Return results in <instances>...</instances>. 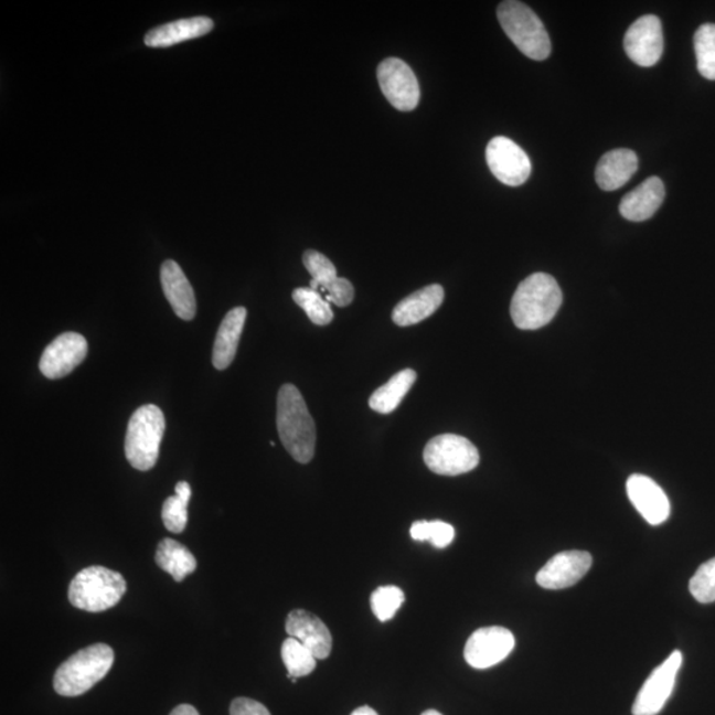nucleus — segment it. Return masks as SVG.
Returning <instances> with one entry per match:
<instances>
[{"label":"nucleus","instance_id":"f257e3e1","mask_svg":"<svg viewBox=\"0 0 715 715\" xmlns=\"http://www.w3.org/2000/svg\"><path fill=\"white\" fill-rule=\"evenodd\" d=\"M277 429L282 446L297 462L308 463L313 459L316 424L294 384H284L278 391Z\"/></svg>","mask_w":715,"mask_h":715},{"label":"nucleus","instance_id":"f03ea898","mask_svg":"<svg viewBox=\"0 0 715 715\" xmlns=\"http://www.w3.org/2000/svg\"><path fill=\"white\" fill-rule=\"evenodd\" d=\"M563 301L562 290L553 276L534 274L516 288L510 314L516 328L536 330L553 320Z\"/></svg>","mask_w":715,"mask_h":715},{"label":"nucleus","instance_id":"7ed1b4c3","mask_svg":"<svg viewBox=\"0 0 715 715\" xmlns=\"http://www.w3.org/2000/svg\"><path fill=\"white\" fill-rule=\"evenodd\" d=\"M115 652L109 645L93 644L82 649L58 666L53 687L63 697H77L102 681L109 673Z\"/></svg>","mask_w":715,"mask_h":715},{"label":"nucleus","instance_id":"20e7f679","mask_svg":"<svg viewBox=\"0 0 715 715\" xmlns=\"http://www.w3.org/2000/svg\"><path fill=\"white\" fill-rule=\"evenodd\" d=\"M497 17L503 32L516 49L535 62L546 60L552 53V42L542 20L529 6L516 0H506L497 9Z\"/></svg>","mask_w":715,"mask_h":715},{"label":"nucleus","instance_id":"39448f33","mask_svg":"<svg viewBox=\"0 0 715 715\" xmlns=\"http://www.w3.org/2000/svg\"><path fill=\"white\" fill-rule=\"evenodd\" d=\"M126 593L124 576L102 566L82 569L71 581V605L83 611L103 612L118 605Z\"/></svg>","mask_w":715,"mask_h":715},{"label":"nucleus","instance_id":"423d86ee","mask_svg":"<svg viewBox=\"0 0 715 715\" xmlns=\"http://www.w3.org/2000/svg\"><path fill=\"white\" fill-rule=\"evenodd\" d=\"M164 429V415L154 404L132 414L125 437V455L132 468L146 472L156 467Z\"/></svg>","mask_w":715,"mask_h":715},{"label":"nucleus","instance_id":"0eeeda50","mask_svg":"<svg viewBox=\"0 0 715 715\" xmlns=\"http://www.w3.org/2000/svg\"><path fill=\"white\" fill-rule=\"evenodd\" d=\"M424 462L440 476H459L479 466V450L466 437L446 434L434 437L424 448Z\"/></svg>","mask_w":715,"mask_h":715},{"label":"nucleus","instance_id":"6e6552de","mask_svg":"<svg viewBox=\"0 0 715 715\" xmlns=\"http://www.w3.org/2000/svg\"><path fill=\"white\" fill-rule=\"evenodd\" d=\"M377 82L384 97L395 109L414 110L420 102V86L413 70L407 63L396 57H388L377 66Z\"/></svg>","mask_w":715,"mask_h":715},{"label":"nucleus","instance_id":"1a4fd4ad","mask_svg":"<svg viewBox=\"0 0 715 715\" xmlns=\"http://www.w3.org/2000/svg\"><path fill=\"white\" fill-rule=\"evenodd\" d=\"M682 665V653L674 651L649 675L636 697L633 715H658L673 692Z\"/></svg>","mask_w":715,"mask_h":715},{"label":"nucleus","instance_id":"9d476101","mask_svg":"<svg viewBox=\"0 0 715 715\" xmlns=\"http://www.w3.org/2000/svg\"><path fill=\"white\" fill-rule=\"evenodd\" d=\"M487 163L503 184L516 188L532 174V162L521 146L508 137H495L487 146Z\"/></svg>","mask_w":715,"mask_h":715},{"label":"nucleus","instance_id":"9b49d317","mask_svg":"<svg viewBox=\"0 0 715 715\" xmlns=\"http://www.w3.org/2000/svg\"><path fill=\"white\" fill-rule=\"evenodd\" d=\"M515 647L514 634L503 627L477 629L467 641L463 658L474 669H488L505 660Z\"/></svg>","mask_w":715,"mask_h":715},{"label":"nucleus","instance_id":"f8f14e48","mask_svg":"<svg viewBox=\"0 0 715 715\" xmlns=\"http://www.w3.org/2000/svg\"><path fill=\"white\" fill-rule=\"evenodd\" d=\"M625 50L629 58L639 66H653L660 62L664 52V33L661 20L644 15L629 26L625 36Z\"/></svg>","mask_w":715,"mask_h":715},{"label":"nucleus","instance_id":"ddd939ff","mask_svg":"<svg viewBox=\"0 0 715 715\" xmlns=\"http://www.w3.org/2000/svg\"><path fill=\"white\" fill-rule=\"evenodd\" d=\"M88 354V342L82 334L64 333L45 348L40 371L49 380H60L72 373Z\"/></svg>","mask_w":715,"mask_h":715},{"label":"nucleus","instance_id":"4468645a","mask_svg":"<svg viewBox=\"0 0 715 715\" xmlns=\"http://www.w3.org/2000/svg\"><path fill=\"white\" fill-rule=\"evenodd\" d=\"M593 566V556L580 549H568L553 556L538 574L536 583L546 589L568 588L578 583Z\"/></svg>","mask_w":715,"mask_h":715},{"label":"nucleus","instance_id":"2eb2a0df","mask_svg":"<svg viewBox=\"0 0 715 715\" xmlns=\"http://www.w3.org/2000/svg\"><path fill=\"white\" fill-rule=\"evenodd\" d=\"M627 493L633 506L649 525L659 526L671 515V502L658 483L644 474H632L627 481Z\"/></svg>","mask_w":715,"mask_h":715},{"label":"nucleus","instance_id":"dca6fc26","mask_svg":"<svg viewBox=\"0 0 715 715\" xmlns=\"http://www.w3.org/2000/svg\"><path fill=\"white\" fill-rule=\"evenodd\" d=\"M290 638L297 639L316 655L317 660L328 659L333 648V638L324 622L314 613L295 609L288 615L285 625Z\"/></svg>","mask_w":715,"mask_h":715},{"label":"nucleus","instance_id":"f3484780","mask_svg":"<svg viewBox=\"0 0 715 715\" xmlns=\"http://www.w3.org/2000/svg\"><path fill=\"white\" fill-rule=\"evenodd\" d=\"M665 199V185L658 177L648 178L638 188L628 192L620 202V214L629 222H644L651 218Z\"/></svg>","mask_w":715,"mask_h":715},{"label":"nucleus","instance_id":"a211bd4d","mask_svg":"<svg viewBox=\"0 0 715 715\" xmlns=\"http://www.w3.org/2000/svg\"><path fill=\"white\" fill-rule=\"evenodd\" d=\"M161 282L174 313L184 321H191L196 314L194 289L174 260H166L162 264Z\"/></svg>","mask_w":715,"mask_h":715},{"label":"nucleus","instance_id":"6ab92c4d","mask_svg":"<svg viewBox=\"0 0 715 715\" xmlns=\"http://www.w3.org/2000/svg\"><path fill=\"white\" fill-rule=\"evenodd\" d=\"M639 169V158L629 149H616L600 158L595 170L596 183L605 191L619 190Z\"/></svg>","mask_w":715,"mask_h":715},{"label":"nucleus","instance_id":"aec40b11","mask_svg":"<svg viewBox=\"0 0 715 715\" xmlns=\"http://www.w3.org/2000/svg\"><path fill=\"white\" fill-rule=\"evenodd\" d=\"M212 29H214V20L210 18L181 19L150 30L146 33L145 44L151 49H166V46L179 44L185 40L207 35Z\"/></svg>","mask_w":715,"mask_h":715},{"label":"nucleus","instance_id":"412c9836","mask_svg":"<svg viewBox=\"0 0 715 715\" xmlns=\"http://www.w3.org/2000/svg\"><path fill=\"white\" fill-rule=\"evenodd\" d=\"M444 289L441 285L434 284L415 291L396 305L393 311V321L406 328L419 323L433 316L441 307Z\"/></svg>","mask_w":715,"mask_h":715},{"label":"nucleus","instance_id":"4be33fe9","mask_svg":"<svg viewBox=\"0 0 715 715\" xmlns=\"http://www.w3.org/2000/svg\"><path fill=\"white\" fill-rule=\"evenodd\" d=\"M245 318H247V309L243 307L232 309L225 314L221 328L217 330L214 353H212V363L215 369H228L234 362Z\"/></svg>","mask_w":715,"mask_h":715},{"label":"nucleus","instance_id":"5701e85b","mask_svg":"<svg viewBox=\"0 0 715 715\" xmlns=\"http://www.w3.org/2000/svg\"><path fill=\"white\" fill-rule=\"evenodd\" d=\"M156 563L163 572L170 574L175 581H182L185 576L195 572L198 562L190 549L174 540L164 538L159 542Z\"/></svg>","mask_w":715,"mask_h":715},{"label":"nucleus","instance_id":"b1692460","mask_svg":"<svg viewBox=\"0 0 715 715\" xmlns=\"http://www.w3.org/2000/svg\"><path fill=\"white\" fill-rule=\"evenodd\" d=\"M416 373L414 370L406 369L397 373L391 380L384 384V386L377 388L373 395H371L369 404L371 409H374L377 414L387 415L394 413V410L401 406L403 397L409 393L410 387L414 386L416 382Z\"/></svg>","mask_w":715,"mask_h":715},{"label":"nucleus","instance_id":"393cba45","mask_svg":"<svg viewBox=\"0 0 715 715\" xmlns=\"http://www.w3.org/2000/svg\"><path fill=\"white\" fill-rule=\"evenodd\" d=\"M281 658L287 666L288 677H305L314 671L317 659L300 641L289 638L282 642Z\"/></svg>","mask_w":715,"mask_h":715},{"label":"nucleus","instance_id":"a878e982","mask_svg":"<svg viewBox=\"0 0 715 715\" xmlns=\"http://www.w3.org/2000/svg\"><path fill=\"white\" fill-rule=\"evenodd\" d=\"M694 51L701 76L715 79V24H704L695 31Z\"/></svg>","mask_w":715,"mask_h":715},{"label":"nucleus","instance_id":"bb28decb","mask_svg":"<svg viewBox=\"0 0 715 715\" xmlns=\"http://www.w3.org/2000/svg\"><path fill=\"white\" fill-rule=\"evenodd\" d=\"M291 296L298 307L307 313L309 320L318 327H324L333 321L334 314L330 303L318 291L311 288H297Z\"/></svg>","mask_w":715,"mask_h":715},{"label":"nucleus","instance_id":"cd10ccee","mask_svg":"<svg viewBox=\"0 0 715 715\" xmlns=\"http://www.w3.org/2000/svg\"><path fill=\"white\" fill-rule=\"evenodd\" d=\"M417 542H429L437 548H446L455 540V529L442 521H417L409 530Z\"/></svg>","mask_w":715,"mask_h":715},{"label":"nucleus","instance_id":"c85d7f7f","mask_svg":"<svg viewBox=\"0 0 715 715\" xmlns=\"http://www.w3.org/2000/svg\"><path fill=\"white\" fill-rule=\"evenodd\" d=\"M404 602V594L399 587L386 586L375 589L371 595V609L376 619L388 621L394 618Z\"/></svg>","mask_w":715,"mask_h":715},{"label":"nucleus","instance_id":"c756f323","mask_svg":"<svg viewBox=\"0 0 715 715\" xmlns=\"http://www.w3.org/2000/svg\"><path fill=\"white\" fill-rule=\"evenodd\" d=\"M302 260L305 268L313 277L310 281V288L313 290L323 287V285L335 280L338 277L334 264L327 256L320 254V252L313 249L307 250L303 254Z\"/></svg>","mask_w":715,"mask_h":715},{"label":"nucleus","instance_id":"7c9ffc66","mask_svg":"<svg viewBox=\"0 0 715 715\" xmlns=\"http://www.w3.org/2000/svg\"><path fill=\"white\" fill-rule=\"evenodd\" d=\"M689 589L702 605L715 601V558L708 559L693 575Z\"/></svg>","mask_w":715,"mask_h":715},{"label":"nucleus","instance_id":"2f4dec72","mask_svg":"<svg viewBox=\"0 0 715 715\" xmlns=\"http://www.w3.org/2000/svg\"><path fill=\"white\" fill-rule=\"evenodd\" d=\"M188 505L189 502L179 499L178 495L169 497L164 501L162 520L169 532L175 534L183 532L185 525H188Z\"/></svg>","mask_w":715,"mask_h":715},{"label":"nucleus","instance_id":"473e14b6","mask_svg":"<svg viewBox=\"0 0 715 715\" xmlns=\"http://www.w3.org/2000/svg\"><path fill=\"white\" fill-rule=\"evenodd\" d=\"M316 291L329 303H334L335 307L340 308L349 307L353 302L355 295L353 284L342 277H337L335 280L323 285Z\"/></svg>","mask_w":715,"mask_h":715},{"label":"nucleus","instance_id":"72a5a7b5","mask_svg":"<svg viewBox=\"0 0 715 715\" xmlns=\"http://www.w3.org/2000/svg\"><path fill=\"white\" fill-rule=\"evenodd\" d=\"M231 715H270L267 707H265L260 702L250 698H236L232 701Z\"/></svg>","mask_w":715,"mask_h":715},{"label":"nucleus","instance_id":"f704fd0d","mask_svg":"<svg viewBox=\"0 0 715 715\" xmlns=\"http://www.w3.org/2000/svg\"><path fill=\"white\" fill-rule=\"evenodd\" d=\"M175 495H178L179 499L189 502L191 499L190 483L185 481H179L175 487Z\"/></svg>","mask_w":715,"mask_h":715},{"label":"nucleus","instance_id":"c9c22d12","mask_svg":"<svg viewBox=\"0 0 715 715\" xmlns=\"http://www.w3.org/2000/svg\"><path fill=\"white\" fill-rule=\"evenodd\" d=\"M170 715H201L198 713L196 708L191 705H179L171 712Z\"/></svg>","mask_w":715,"mask_h":715},{"label":"nucleus","instance_id":"e433bc0d","mask_svg":"<svg viewBox=\"0 0 715 715\" xmlns=\"http://www.w3.org/2000/svg\"><path fill=\"white\" fill-rule=\"evenodd\" d=\"M351 715H380V714H377L373 707L361 706L355 708V711L351 713Z\"/></svg>","mask_w":715,"mask_h":715},{"label":"nucleus","instance_id":"4c0bfd02","mask_svg":"<svg viewBox=\"0 0 715 715\" xmlns=\"http://www.w3.org/2000/svg\"><path fill=\"white\" fill-rule=\"evenodd\" d=\"M421 715H442V714L437 711H433V708H430V711L424 712Z\"/></svg>","mask_w":715,"mask_h":715}]
</instances>
